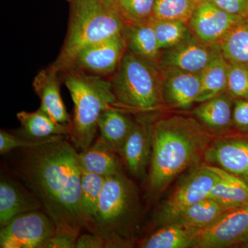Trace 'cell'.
<instances>
[{
    "instance_id": "cell-36",
    "label": "cell",
    "mask_w": 248,
    "mask_h": 248,
    "mask_svg": "<svg viewBox=\"0 0 248 248\" xmlns=\"http://www.w3.org/2000/svg\"><path fill=\"white\" fill-rule=\"evenodd\" d=\"M223 11L240 17H248V0H213Z\"/></svg>"
},
{
    "instance_id": "cell-4",
    "label": "cell",
    "mask_w": 248,
    "mask_h": 248,
    "mask_svg": "<svg viewBox=\"0 0 248 248\" xmlns=\"http://www.w3.org/2000/svg\"><path fill=\"white\" fill-rule=\"evenodd\" d=\"M62 76L74 104L68 138L77 150L84 151L94 142L99 117L117 102L112 81L76 69L68 70Z\"/></svg>"
},
{
    "instance_id": "cell-34",
    "label": "cell",
    "mask_w": 248,
    "mask_h": 248,
    "mask_svg": "<svg viewBox=\"0 0 248 248\" xmlns=\"http://www.w3.org/2000/svg\"><path fill=\"white\" fill-rule=\"evenodd\" d=\"M232 119L234 130L248 133V99H235Z\"/></svg>"
},
{
    "instance_id": "cell-23",
    "label": "cell",
    "mask_w": 248,
    "mask_h": 248,
    "mask_svg": "<svg viewBox=\"0 0 248 248\" xmlns=\"http://www.w3.org/2000/svg\"><path fill=\"white\" fill-rule=\"evenodd\" d=\"M209 166L218 174L219 179L210 190L208 198L227 210L248 205L247 184L220 168Z\"/></svg>"
},
{
    "instance_id": "cell-32",
    "label": "cell",
    "mask_w": 248,
    "mask_h": 248,
    "mask_svg": "<svg viewBox=\"0 0 248 248\" xmlns=\"http://www.w3.org/2000/svg\"><path fill=\"white\" fill-rule=\"evenodd\" d=\"M226 92L234 100L248 99V66L239 63H228Z\"/></svg>"
},
{
    "instance_id": "cell-33",
    "label": "cell",
    "mask_w": 248,
    "mask_h": 248,
    "mask_svg": "<svg viewBox=\"0 0 248 248\" xmlns=\"http://www.w3.org/2000/svg\"><path fill=\"white\" fill-rule=\"evenodd\" d=\"M59 137L62 136L55 137V138L45 140H31L15 136L4 130H1L0 131V154L1 155L8 154L17 148L26 150L37 148L48 142L53 141Z\"/></svg>"
},
{
    "instance_id": "cell-5",
    "label": "cell",
    "mask_w": 248,
    "mask_h": 248,
    "mask_svg": "<svg viewBox=\"0 0 248 248\" xmlns=\"http://www.w3.org/2000/svg\"><path fill=\"white\" fill-rule=\"evenodd\" d=\"M138 210V197L133 183L123 172L106 178L95 213L85 226L99 235L107 248H128Z\"/></svg>"
},
{
    "instance_id": "cell-15",
    "label": "cell",
    "mask_w": 248,
    "mask_h": 248,
    "mask_svg": "<svg viewBox=\"0 0 248 248\" xmlns=\"http://www.w3.org/2000/svg\"><path fill=\"white\" fill-rule=\"evenodd\" d=\"M165 107L187 110L197 103L202 86L201 73L161 70Z\"/></svg>"
},
{
    "instance_id": "cell-35",
    "label": "cell",
    "mask_w": 248,
    "mask_h": 248,
    "mask_svg": "<svg viewBox=\"0 0 248 248\" xmlns=\"http://www.w3.org/2000/svg\"><path fill=\"white\" fill-rule=\"evenodd\" d=\"M79 234L76 232L56 231L45 248H75Z\"/></svg>"
},
{
    "instance_id": "cell-26",
    "label": "cell",
    "mask_w": 248,
    "mask_h": 248,
    "mask_svg": "<svg viewBox=\"0 0 248 248\" xmlns=\"http://www.w3.org/2000/svg\"><path fill=\"white\" fill-rule=\"evenodd\" d=\"M228 62L220 54L201 73L202 86L197 103H202L226 92Z\"/></svg>"
},
{
    "instance_id": "cell-22",
    "label": "cell",
    "mask_w": 248,
    "mask_h": 248,
    "mask_svg": "<svg viewBox=\"0 0 248 248\" xmlns=\"http://www.w3.org/2000/svg\"><path fill=\"white\" fill-rule=\"evenodd\" d=\"M17 118L22 126V138L45 140L71 134V125L59 123L40 108L35 112L21 111Z\"/></svg>"
},
{
    "instance_id": "cell-25",
    "label": "cell",
    "mask_w": 248,
    "mask_h": 248,
    "mask_svg": "<svg viewBox=\"0 0 248 248\" xmlns=\"http://www.w3.org/2000/svg\"><path fill=\"white\" fill-rule=\"evenodd\" d=\"M227 210L215 201L206 198L178 213L164 225L174 223L201 231L213 224Z\"/></svg>"
},
{
    "instance_id": "cell-37",
    "label": "cell",
    "mask_w": 248,
    "mask_h": 248,
    "mask_svg": "<svg viewBox=\"0 0 248 248\" xmlns=\"http://www.w3.org/2000/svg\"><path fill=\"white\" fill-rule=\"evenodd\" d=\"M106 242L99 235L90 232L79 234L77 239L76 248H104Z\"/></svg>"
},
{
    "instance_id": "cell-20",
    "label": "cell",
    "mask_w": 248,
    "mask_h": 248,
    "mask_svg": "<svg viewBox=\"0 0 248 248\" xmlns=\"http://www.w3.org/2000/svg\"><path fill=\"white\" fill-rule=\"evenodd\" d=\"M135 120L123 109L109 108L97 122L99 138L121 156L122 148L133 128Z\"/></svg>"
},
{
    "instance_id": "cell-14",
    "label": "cell",
    "mask_w": 248,
    "mask_h": 248,
    "mask_svg": "<svg viewBox=\"0 0 248 248\" xmlns=\"http://www.w3.org/2000/svg\"><path fill=\"white\" fill-rule=\"evenodd\" d=\"M151 123L146 116L135 119L133 128L124 143L121 157L132 175L146 177L152 155Z\"/></svg>"
},
{
    "instance_id": "cell-38",
    "label": "cell",
    "mask_w": 248,
    "mask_h": 248,
    "mask_svg": "<svg viewBox=\"0 0 248 248\" xmlns=\"http://www.w3.org/2000/svg\"><path fill=\"white\" fill-rule=\"evenodd\" d=\"M241 248H248V242L246 243V244H245L244 245H243Z\"/></svg>"
},
{
    "instance_id": "cell-11",
    "label": "cell",
    "mask_w": 248,
    "mask_h": 248,
    "mask_svg": "<svg viewBox=\"0 0 248 248\" xmlns=\"http://www.w3.org/2000/svg\"><path fill=\"white\" fill-rule=\"evenodd\" d=\"M248 242V205L227 210L210 226L201 230L195 248L239 246Z\"/></svg>"
},
{
    "instance_id": "cell-24",
    "label": "cell",
    "mask_w": 248,
    "mask_h": 248,
    "mask_svg": "<svg viewBox=\"0 0 248 248\" xmlns=\"http://www.w3.org/2000/svg\"><path fill=\"white\" fill-rule=\"evenodd\" d=\"M199 232L198 230L169 223L164 225L143 239L140 243V248H195Z\"/></svg>"
},
{
    "instance_id": "cell-12",
    "label": "cell",
    "mask_w": 248,
    "mask_h": 248,
    "mask_svg": "<svg viewBox=\"0 0 248 248\" xmlns=\"http://www.w3.org/2000/svg\"><path fill=\"white\" fill-rule=\"evenodd\" d=\"M125 50L122 34L108 37L80 50L69 69L104 78L112 77L120 66Z\"/></svg>"
},
{
    "instance_id": "cell-8",
    "label": "cell",
    "mask_w": 248,
    "mask_h": 248,
    "mask_svg": "<svg viewBox=\"0 0 248 248\" xmlns=\"http://www.w3.org/2000/svg\"><path fill=\"white\" fill-rule=\"evenodd\" d=\"M218 179V174L207 164L194 168L165 201L158 214L160 225L166 224L178 213L208 198L210 190Z\"/></svg>"
},
{
    "instance_id": "cell-31",
    "label": "cell",
    "mask_w": 248,
    "mask_h": 248,
    "mask_svg": "<svg viewBox=\"0 0 248 248\" xmlns=\"http://www.w3.org/2000/svg\"><path fill=\"white\" fill-rule=\"evenodd\" d=\"M156 0H115L125 22L141 23L151 20Z\"/></svg>"
},
{
    "instance_id": "cell-29",
    "label": "cell",
    "mask_w": 248,
    "mask_h": 248,
    "mask_svg": "<svg viewBox=\"0 0 248 248\" xmlns=\"http://www.w3.org/2000/svg\"><path fill=\"white\" fill-rule=\"evenodd\" d=\"M151 21L161 50L172 48L192 33L187 23L183 21L156 19L153 17Z\"/></svg>"
},
{
    "instance_id": "cell-18",
    "label": "cell",
    "mask_w": 248,
    "mask_h": 248,
    "mask_svg": "<svg viewBox=\"0 0 248 248\" xmlns=\"http://www.w3.org/2000/svg\"><path fill=\"white\" fill-rule=\"evenodd\" d=\"M42 207L33 192L17 182L1 177L0 182V226L3 227L18 215L39 210Z\"/></svg>"
},
{
    "instance_id": "cell-16",
    "label": "cell",
    "mask_w": 248,
    "mask_h": 248,
    "mask_svg": "<svg viewBox=\"0 0 248 248\" xmlns=\"http://www.w3.org/2000/svg\"><path fill=\"white\" fill-rule=\"evenodd\" d=\"M60 73L52 65L37 73L32 82L34 91L40 100L41 110L60 124L72 125L60 93Z\"/></svg>"
},
{
    "instance_id": "cell-19",
    "label": "cell",
    "mask_w": 248,
    "mask_h": 248,
    "mask_svg": "<svg viewBox=\"0 0 248 248\" xmlns=\"http://www.w3.org/2000/svg\"><path fill=\"white\" fill-rule=\"evenodd\" d=\"M151 20L141 23L125 22L122 36L126 50L158 65L161 50Z\"/></svg>"
},
{
    "instance_id": "cell-10",
    "label": "cell",
    "mask_w": 248,
    "mask_h": 248,
    "mask_svg": "<svg viewBox=\"0 0 248 248\" xmlns=\"http://www.w3.org/2000/svg\"><path fill=\"white\" fill-rule=\"evenodd\" d=\"M219 45H208L193 34L172 48L161 50V70L201 73L221 54Z\"/></svg>"
},
{
    "instance_id": "cell-7",
    "label": "cell",
    "mask_w": 248,
    "mask_h": 248,
    "mask_svg": "<svg viewBox=\"0 0 248 248\" xmlns=\"http://www.w3.org/2000/svg\"><path fill=\"white\" fill-rule=\"evenodd\" d=\"M56 227L46 213L35 210L18 215L1 227V248H45Z\"/></svg>"
},
{
    "instance_id": "cell-27",
    "label": "cell",
    "mask_w": 248,
    "mask_h": 248,
    "mask_svg": "<svg viewBox=\"0 0 248 248\" xmlns=\"http://www.w3.org/2000/svg\"><path fill=\"white\" fill-rule=\"evenodd\" d=\"M219 46L222 55L229 63L248 67V17L232 30Z\"/></svg>"
},
{
    "instance_id": "cell-13",
    "label": "cell",
    "mask_w": 248,
    "mask_h": 248,
    "mask_svg": "<svg viewBox=\"0 0 248 248\" xmlns=\"http://www.w3.org/2000/svg\"><path fill=\"white\" fill-rule=\"evenodd\" d=\"M243 19L223 11L213 0H203L196 5L187 25L202 42L219 45Z\"/></svg>"
},
{
    "instance_id": "cell-30",
    "label": "cell",
    "mask_w": 248,
    "mask_h": 248,
    "mask_svg": "<svg viewBox=\"0 0 248 248\" xmlns=\"http://www.w3.org/2000/svg\"><path fill=\"white\" fill-rule=\"evenodd\" d=\"M197 4L193 0H156L153 18L187 23Z\"/></svg>"
},
{
    "instance_id": "cell-2",
    "label": "cell",
    "mask_w": 248,
    "mask_h": 248,
    "mask_svg": "<svg viewBox=\"0 0 248 248\" xmlns=\"http://www.w3.org/2000/svg\"><path fill=\"white\" fill-rule=\"evenodd\" d=\"M148 189L162 192L186 170L198 166L214 135L195 118L174 115L152 121Z\"/></svg>"
},
{
    "instance_id": "cell-39",
    "label": "cell",
    "mask_w": 248,
    "mask_h": 248,
    "mask_svg": "<svg viewBox=\"0 0 248 248\" xmlns=\"http://www.w3.org/2000/svg\"><path fill=\"white\" fill-rule=\"evenodd\" d=\"M193 1H195V2L198 3L200 2L201 1H203V0H193Z\"/></svg>"
},
{
    "instance_id": "cell-6",
    "label": "cell",
    "mask_w": 248,
    "mask_h": 248,
    "mask_svg": "<svg viewBox=\"0 0 248 248\" xmlns=\"http://www.w3.org/2000/svg\"><path fill=\"white\" fill-rule=\"evenodd\" d=\"M115 107L148 115L165 107L163 76L158 65L125 50L111 77Z\"/></svg>"
},
{
    "instance_id": "cell-28",
    "label": "cell",
    "mask_w": 248,
    "mask_h": 248,
    "mask_svg": "<svg viewBox=\"0 0 248 248\" xmlns=\"http://www.w3.org/2000/svg\"><path fill=\"white\" fill-rule=\"evenodd\" d=\"M106 178L82 170L79 209L84 228L95 213Z\"/></svg>"
},
{
    "instance_id": "cell-9",
    "label": "cell",
    "mask_w": 248,
    "mask_h": 248,
    "mask_svg": "<svg viewBox=\"0 0 248 248\" xmlns=\"http://www.w3.org/2000/svg\"><path fill=\"white\" fill-rule=\"evenodd\" d=\"M203 160L207 164L220 168L248 185V133L232 130L214 135Z\"/></svg>"
},
{
    "instance_id": "cell-21",
    "label": "cell",
    "mask_w": 248,
    "mask_h": 248,
    "mask_svg": "<svg viewBox=\"0 0 248 248\" xmlns=\"http://www.w3.org/2000/svg\"><path fill=\"white\" fill-rule=\"evenodd\" d=\"M81 169L104 177L122 172L120 155L98 138L84 151L78 153Z\"/></svg>"
},
{
    "instance_id": "cell-17",
    "label": "cell",
    "mask_w": 248,
    "mask_h": 248,
    "mask_svg": "<svg viewBox=\"0 0 248 248\" xmlns=\"http://www.w3.org/2000/svg\"><path fill=\"white\" fill-rule=\"evenodd\" d=\"M234 99L225 92L200 103L192 112L194 117L213 135H222L234 130L233 108Z\"/></svg>"
},
{
    "instance_id": "cell-3",
    "label": "cell",
    "mask_w": 248,
    "mask_h": 248,
    "mask_svg": "<svg viewBox=\"0 0 248 248\" xmlns=\"http://www.w3.org/2000/svg\"><path fill=\"white\" fill-rule=\"evenodd\" d=\"M66 38L52 66L62 75L80 50L112 36L122 34L125 20L115 0H71Z\"/></svg>"
},
{
    "instance_id": "cell-1",
    "label": "cell",
    "mask_w": 248,
    "mask_h": 248,
    "mask_svg": "<svg viewBox=\"0 0 248 248\" xmlns=\"http://www.w3.org/2000/svg\"><path fill=\"white\" fill-rule=\"evenodd\" d=\"M64 138L26 149L19 170L56 231L80 233L84 228L79 209L82 169L79 152Z\"/></svg>"
},
{
    "instance_id": "cell-40",
    "label": "cell",
    "mask_w": 248,
    "mask_h": 248,
    "mask_svg": "<svg viewBox=\"0 0 248 248\" xmlns=\"http://www.w3.org/2000/svg\"><path fill=\"white\" fill-rule=\"evenodd\" d=\"M66 1H68V2H69V1H71V0H66Z\"/></svg>"
}]
</instances>
